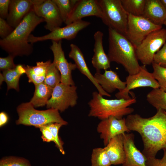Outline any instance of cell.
<instances>
[{"instance_id": "cell-1", "label": "cell", "mask_w": 166, "mask_h": 166, "mask_svg": "<svg viewBox=\"0 0 166 166\" xmlns=\"http://www.w3.org/2000/svg\"><path fill=\"white\" fill-rule=\"evenodd\" d=\"M125 119L128 129L138 132L144 144L143 154L147 158L155 157L158 152L166 148V111L160 108L153 116L143 118L130 114Z\"/></svg>"}, {"instance_id": "cell-2", "label": "cell", "mask_w": 166, "mask_h": 166, "mask_svg": "<svg viewBox=\"0 0 166 166\" xmlns=\"http://www.w3.org/2000/svg\"><path fill=\"white\" fill-rule=\"evenodd\" d=\"M44 22L45 19L37 16L32 9L10 35L0 39L1 48L14 57L30 55L33 47L28 42L29 37L37 26Z\"/></svg>"}, {"instance_id": "cell-3", "label": "cell", "mask_w": 166, "mask_h": 166, "mask_svg": "<svg viewBox=\"0 0 166 166\" xmlns=\"http://www.w3.org/2000/svg\"><path fill=\"white\" fill-rule=\"evenodd\" d=\"M109 50L107 55L110 62L122 65L129 74L137 73L140 66L139 64L136 48L124 35L108 28Z\"/></svg>"}, {"instance_id": "cell-4", "label": "cell", "mask_w": 166, "mask_h": 166, "mask_svg": "<svg viewBox=\"0 0 166 166\" xmlns=\"http://www.w3.org/2000/svg\"><path fill=\"white\" fill-rule=\"evenodd\" d=\"M92 96L88 103L90 108L88 116L101 120L110 117L121 119L124 116L131 114L134 110L128 106L136 102L135 97L127 100L105 99L96 91L93 92Z\"/></svg>"}, {"instance_id": "cell-5", "label": "cell", "mask_w": 166, "mask_h": 166, "mask_svg": "<svg viewBox=\"0 0 166 166\" xmlns=\"http://www.w3.org/2000/svg\"><path fill=\"white\" fill-rule=\"evenodd\" d=\"M17 111L18 116L16 121L17 125L33 126L37 128L50 123H58L63 125L68 124L61 117L58 111L53 109L38 110L30 102L19 105L17 108Z\"/></svg>"}, {"instance_id": "cell-6", "label": "cell", "mask_w": 166, "mask_h": 166, "mask_svg": "<svg viewBox=\"0 0 166 166\" xmlns=\"http://www.w3.org/2000/svg\"><path fill=\"white\" fill-rule=\"evenodd\" d=\"M102 12L101 19L108 27L126 36L129 14L123 8L121 0H97Z\"/></svg>"}, {"instance_id": "cell-7", "label": "cell", "mask_w": 166, "mask_h": 166, "mask_svg": "<svg viewBox=\"0 0 166 166\" xmlns=\"http://www.w3.org/2000/svg\"><path fill=\"white\" fill-rule=\"evenodd\" d=\"M166 30L162 28L148 35L136 49V56L143 65L152 64L155 54L166 43Z\"/></svg>"}, {"instance_id": "cell-8", "label": "cell", "mask_w": 166, "mask_h": 166, "mask_svg": "<svg viewBox=\"0 0 166 166\" xmlns=\"http://www.w3.org/2000/svg\"><path fill=\"white\" fill-rule=\"evenodd\" d=\"M77 87L60 83L53 89L51 97L46 105L48 109H53L63 112L69 107H73L78 98Z\"/></svg>"}, {"instance_id": "cell-9", "label": "cell", "mask_w": 166, "mask_h": 166, "mask_svg": "<svg viewBox=\"0 0 166 166\" xmlns=\"http://www.w3.org/2000/svg\"><path fill=\"white\" fill-rule=\"evenodd\" d=\"M162 28L142 16L129 14L126 37L136 49L146 37L152 32Z\"/></svg>"}, {"instance_id": "cell-10", "label": "cell", "mask_w": 166, "mask_h": 166, "mask_svg": "<svg viewBox=\"0 0 166 166\" xmlns=\"http://www.w3.org/2000/svg\"><path fill=\"white\" fill-rule=\"evenodd\" d=\"M126 86L124 89L119 90L115 94L118 99L129 100L131 98L128 93L129 91L136 88L148 87L153 89L159 88L157 81L155 79L152 73L149 72L146 65L140 66L139 71L137 73L129 75L126 78Z\"/></svg>"}, {"instance_id": "cell-11", "label": "cell", "mask_w": 166, "mask_h": 166, "mask_svg": "<svg viewBox=\"0 0 166 166\" xmlns=\"http://www.w3.org/2000/svg\"><path fill=\"white\" fill-rule=\"evenodd\" d=\"M90 24L88 21L81 20L74 22L63 27H59L51 31L48 34L40 37L35 36L31 34L28 42L33 43L48 40L59 41L62 39L71 40L74 38L78 32Z\"/></svg>"}, {"instance_id": "cell-12", "label": "cell", "mask_w": 166, "mask_h": 166, "mask_svg": "<svg viewBox=\"0 0 166 166\" xmlns=\"http://www.w3.org/2000/svg\"><path fill=\"white\" fill-rule=\"evenodd\" d=\"M61 42V40L52 41V44L50 49L53 54V62L61 74V83L65 85H75L72 73L77 68V66L75 63L68 62L65 58Z\"/></svg>"}, {"instance_id": "cell-13", "label": "cell", "mask_w": 166, "mask_h": 166, "mask_svg": "<svg viewBox=\"0 0 166 166\" xmlns=\"http://www.w3.org/2000/svg\"><path fill=\"white\" fill-rule=\"evenodd\" d=\"M33 10L38 16L45 19L44 27L51 32L61 27L63 22L58 9L53 0H45L42 3L34 5Z\"/></svg>"}, {"instance_id": "cell-14", "label": "cell", "mask_w": 166, "mask_h": 166, "mask_svg": "<svg viewBox=\"0 0 166 166\" xmlns=\"http://www.w3.org/2000/svg\"><path fill=\"white\" fill-rule=\"evenodd\" d=\"M97 130L105 146L113 137L131 131L127 127L125 118L118 119L113 117L101 120L97 125Z\"/></svg>"}, {"instance_id": "cell-15", "label": "cell", "mask_w": 166, "mask_h": 166, "mask_svg": "<svg viewBox=\"0 0 166 166\" xmlns=\"http://www.w3.org/2000/svg\"><path fill=\"white\" fill-rule=\"evenodd\" d=\"M95 16L101 18L102 12L97 0H78L65 24L66 25L85 17Z\"/></svg>"}, {"instance_id": "cell-16", "label": "cell", "mask_w": 166, "mask_h": 166, "mask_svg": "<svg viewBox=\"0 0 166 166\" xmlns=\"http://www.w3.org/2000/svg\"><path fill=\"white\" fill-rule=\"evenodd\" d=\"M122 135L125 158L122 166H147V158L135 146L134 134L125 133Z\"/></svg>"}, {"instance_id": "cell-17", "label": "cell", "mask_w": 166, "mask_h": 166, "mask_svg": "<svg viewBox=\"0 0 166 166\" xmlns=\"http://www.w3.org/2000/svg\"><path fill=\"white\" fill-rule=\"evenodd\" d=\"M34 0H10L6 18L8 24L15 28L33 9Z\"/></svg>"}, {"instance_id": "cell-18", "label": "cell", "mask_w": 166, "mask_h": 166, "mask_svg": "<svg viewBox=\"0 0 166 166\" xmlns=\"http://www.w3.org/2000/svg\"><path fill=\"white\" fill-rule=\"evenodd\" d=\"M69 57L74 61L77 68L81 73L86 76L96 87L99 93L102 96L110 97L111 95L105 92L97 83L89 69L86 63L83 54L76 45L72 43Z\"/></svg>"}, {"instance_id": "cell-19", "label": "cell", "mask_w": 166, "mask_h": 166, "mask_svg": "<svg viewBox=\"0 0 166 166\" xmlns=\"http://www.w3.org/2000/svg\"><path fill=\"white\" fill-rule=\"evenodd\" d=\"M103 37V33L99 30L96 31L94 35V54L91 62L96 72H101V69L106 70L110 67L111 62L104 49Z\"/></svg>"}, {"instance_id": "cell-20", "label": "cell", "mask_w": 166, "mask_h": 166, "mask_svg": "<svg viewBox=\"0 0 166 166\" xmlns=\"http://www.w3.org/2000/svg\"><path fill=\"white\" fill-rule=\"evenodd\" d=\"M94 76L102 89L109 94L117 89H124L126 86V82L122 81L117 73L112 70H105L103 74L96 72Z\"/></svg>"}, {"instance_id": "cell-21", "label": "cell", "mask_w": 166, "mask_h": 166, "mask_svg": "<svg viewBox=\"0 0 166 166\" xmlns=\"http://www.w3.org/2000/svg\"><path fill=\"white\" fill-rule=\"evenodd\" d=\"M142 16L155 25L162 26L166 20V10L160 0H146Z\"/></svg>"}, {"instance_id": "cell-22", "label": "cell", "mask_w": 166, "mask_h": 166, "mask_svg": "<svg viewBox=\"0 0 166 166\" xmlns=\"http://www.w3.org/2000/svg\"><path fill=\"white\" fill-rule=\"evenodd\" d=\"M104 148L111 164L117 165L124 163L125 154L122 134L112 138Z\"/></svg>"}, {"instance_id": "cell-23", "label": "cell", "mask_w": 166, "mask_h": 166, "mask_svg": "<svg viewBox=\"0 0 166 166\" xmlns=\"http://www.w3.org/2000/svg\"><path fill=\"white\" fill-rule=\"evenodd\" d=\"M52 63L49 60L45 62H37L35 66L24 65L29 82L35 85L44 82L47 70Z\"/></svg>"}, {"instance_id": "cell-24", "label": "cell", "mask_w": 166, "mask_h": 166, "mask_svg": "<svg viewBox=\"0 0 166 166\" xmlns=\"http://www.w3.org/2000/svg\"><path fill=\"white\" fill-rule=\"evenodd\" d=\"M2 72V73H0V85L3 81H5L7 85V91L13 89L18 91L19 79L22 74L26 73L24 65H18L14 69Z\"/></svg>"}, {"instance_id": "cell-25", "label": "cell", "mask_w": 166, "mask_h": 166, "mask_svg": "<svg viewBox=\"0 0 166 166\" xmlns=\"http://www.w3.org/2000/svg\"><path fill=\"white\" fill-rule=\"evenodd\" d=\"M35 87L33 97L30 102L35 108L46 105L51 97L53 88L44 82L35 85Z\"/></svg>"}, {"instance_id": "cell-26", "label": "cell", "mask_w": 166, "mask_h": 166, "mask_svg": "<svg viewBox=\"0 0 166 166\" xmlns=\"http://www.w3.org/2000/svg\"><path fill=\"white\" fill-rule=\"evenodd\" d=\"M146 100L156 109L160 108L166 111V92L159 88L153 89L148 93Z\"/></svg>"}, {"instance_id": "cell-27", "label": "cell", "mask_w": 166, "mask_h": 166, "mask_svg": "<svg viewBox=\"0 0 166 166\" xmlns=\"http://www.w3.org/2000/svg\"><path fill=\"white\" fill-rule=\"evenodd\" d=\"M122 6L129 14L142 16L146 0H121Z\"/></svg>"}, {"instance_id": "cell-28", "label": "cell", "mask_w": 166, "mask_h": 166, "mask_svg": "<svg viewBox=\"0 0 166 166\" xmlns=\"http://www.w3.org/2000/svg\"><path fill=\"white\" fill-rule=\"evenodd\" d=\"M91 166H110L111 164L104 148H94L91 156Z\"/></svg>"}, {"instance_id": "cell-29", "label": "cell", "mask_w": 166, "mask_h": 166, "mask_svg": "<svg viewBox=\"0 0 166 166\" xmlns=\"http://www.w3.org/2000/svg\"><path fill=\"white\" fill-rule=\"evenodd\" d=\"M57 5L63 22L69 18L77 0H53Z\"/></svg>"}, {"instance_id": "cell-30", "label": "cell", "mask_w": 166, "mask_h": 166, "mask_svg": "<svg viewBox=\"0 0 166 166\" xmlns=\"http://www.w3.org/2000/svg\"><path fill=\"white\" fill-rule=\"evenodd\" d=\"M61 82V74L54 63H51L49 67L44 82L53 88Z\"/></svg>"}, {"instance_id": "cell-31", "label": "cell", "mask_w": 166, "mask_h": 166, "mask_svg": "<svg viewBox=\"0 0 166 166\" xmlns=\"http://www.w3.org/2000/svg\"><path fill=\"white\" fill-rule=\"evenodd\" d=\"M152 73L155 79L157 81L159 88L166 92V68L162 67L153 62Z\"/></svg>"}, {"instance_id": "cell-32", "label": "cell", "mask_w": 166, "mask_h": 166, "mask_svg": "<svg viewBox=\"0 0 166 166\" xmlns=\"http://www.w3.org/2000/svg\"><path fill=\"white\" fill-rule=\"evenodd\" d=\"M0 166H31L29 160L22 157L9 156L0 160Z\"/></svg>"}, {"instance_id": "cell-33", "label": "cell", "mask_w": 166, "mask_h": 166, "mask_svg": "<svg viewBox=\"0 0 166 166\" xmlns=\"http://www.w3.org/2000/svg\"><path fill=\"white\" fill-rule=\"evenodd\" d=\"M51 132L55 140V146L63 155L65 154L63 148L64 143L59 136V131L62 124L58 123H50L45 125Z\"/></svg>"}, {"instance_id": "cell-34", "label": "cell", "mask_w": 166, "mask_h": 166, "mask_svg": "<svg viewBox=\"0 0 166 166\" xmlns=\"http://www.w3.org/2000/svg\"><path fill=\"white\" fill-rule=\"evenodd\" d=\"M153 62L162 67L166 68V42L162 48L155 54Z\"/></svg>"}, {"instance_id": "cell-35", "label": "cell", "mask_w": 166, "mask_h": 166, "mask_svg": "<svg viewBox=\"0 0 166 166\" xmlns=\"http://www.w3.org/2000/svg\"><path fill=\"white\" fill-rule=\"evenodd\" d=\"M14 57L9 55L6 57L0 58V70L1 71L11 69L15 68L17 65L14 61Z\"/></svg>"}, {"instance_id": "cell-36", "label": "cell", "mask_w": 166, "mask_h": 166, "mask_svg": "<svg viewBox=\"0 0 166 166\" xmlns=\"http://www.w3.org/2000/svg\"><path fill=\"white\" fill-rule=\"evenodd\" d=\"M14 29L6 21L0 17V36L1 39L5 38L8 36Z\"/></svg>"}, {"instance_id": "cell-37", "label": "cell", "mask_w": 166, "mask_h": 166, "mask_svg": "<svg viewBox=\"0 0 166 166\" xmlns=\"http://www.w3.org/2000/svg\"><path fill=\"white\" fill-rule=\"evenodd\" d=\"M163 150L164 155L161 159H157L155 157L147 158V166H166V148Z\"/></svg>"}, {"instance_id": "cell-38", "label": "cell", "mask_w": 166, "mask_h": 166, "mask_svg": "<svg viewBox=\"0 0 166 166\" xmlns=\"http://www.w3.org/2000/svg\"><path fill=\"white\" fill-rule=\"evenodd\" d=\"M41 132V138L44 142H49L53 141L55 143V140L52 134L49 129L45 125L38 127Z\"/></svg>"}, {"instance_id": "cell-39", "label": "cell", "mask_w": 166, "mask_h": 166, "mask_svg": "<svg viewBox=\"0 0 166 166\" xmlns=\"http://www.w3.org/2000/svg\"><path fill=\"white\" fill-rule=\"evenodd\" d=\"M10 0H0V17L4 19L7 18L9 11Z\"/></svg>"}, {"instance_id": "cell-40", "label": "cell", "mask_w": 166, "mask_h": 166, "mask_svg": "<svg viewBox=\"0 0 166 166\" xmlns=\"http://www.w3.org/2000/svg\"><path fill=\"white\" fill-rule=\"evenodd\" d=\"M9 120V117L6 113L2 112L0 113V127H2L5 125Z\"/></svg>"}, {"instance_id": "cell-41", "label": "cell", "mask_w": 166, "mask_h": 166, "mask_svg": "<svg viewBox=\"0 0 166 166\" xmlns=\"http://www.w3.org/2000/svg\"><path fill=\"white\" fill-rule=\"evenodd\" d=\"M160 1L166 10V0H160Z\"/></svg>"}, {"instance_id": "cell-42", "label": "cell", "mask_w": 166, "mask_h": 166, "mask_svg": "<svg viewBox=\"0 0 166 166\" xmlns=\"http://www.w3.org/2000/svg\"><path fill=\"white\" fill-rule=\"evenodd\" d=\"M164 24L166 26V20L165 21Z\"/></svg>"}]
</instances>
